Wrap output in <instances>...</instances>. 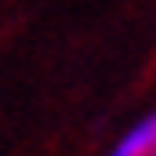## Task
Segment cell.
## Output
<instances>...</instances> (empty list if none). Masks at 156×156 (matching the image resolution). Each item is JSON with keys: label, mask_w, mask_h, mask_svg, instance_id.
I'll use <instances>...</instances> for the list:
<instances>
[{"label": "cell", "mask_w": 156, "mask_h": 156, "mask_svg": "<svg viewBox=\"0 0 156 156\" xmlns=\"http://www.w3.org/2000/svg\"><path fill=\"white\" fill-rule=\"evenodd\" d=\"M105 156H156V109L145 113Z\"/></svg>", "instance_id": "obj_1"}]
</instances>
